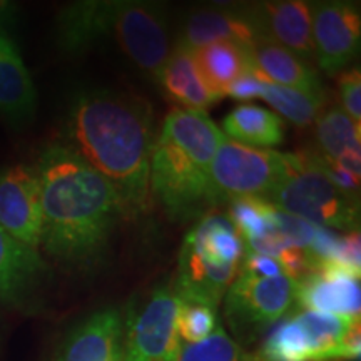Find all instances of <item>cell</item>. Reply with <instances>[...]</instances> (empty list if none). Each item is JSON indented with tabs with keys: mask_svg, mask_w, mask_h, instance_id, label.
<instances>
[{
	"mask_svg": "<svg viewBox=\"0 0 361 361\" xmlns=\"http://www.w3.org/2000/svg\"><path fill=\"white\" fill-rule=\"evenodd\" d=\"M34 166L42 192L40 250L69 271H97L109 255L117 224L128 218L119 194L59 141L45 146Z\"/></svg>",
	"mask_w": 361,
	"mask_h": 361,
	"instance_id": "obj_1",
	"label": "cell"
},
{
	"mask_svg": "<svg viewBox=\"0 0 361 361\" xmlns=\"http://www.w3.org/2000/svg\"><path fill=\"white\" fill-rule=\"evenodd\" d=\"M123 201L126 216L139 218L151 204L154 112L146 99L112 89H84L72 97L62 141Z\"/></svg>",
	"mask_w": 361,
	"mask_h": 361,
	"instance_id": "obj_2",
	"label": "cell"
},
{
	"mask_svg": "<svg viewBox=\"0 0 361 361\" xmlns=\"http://www.w3.org/2000/svg\"><path fill=\"white\" fill-rule=\"evenodd\" d=\"M206 112L173 109L156 137L151 157V196L174 219H189L207 207L211 166L223 139Z\"/></svg>",
	"mask_w": 361,
	"mask_h": 361,
	"instance_id": "obj_3",
	"label": "cell"
},
{
	"mask_svg": "<svg viewBox=\"0 0 361 361\" xmlns=\"http://www.w3.org/2000/svg\"><path fill=\"white\" fill-rule=\"evenodd\" d=\"M284 154L286 171L266 201L322 228L358 231L360 196L338 188L322 169L314 151Z\"/></svg>",
	"mask_w": 361,
	"mask_h": 361,
	"instance_id": "obj_4",
	"label": "cell"
},
{
	"mask_svg": "<svg viewBox=\"0 0 361 361\" xmlns=\"http://www.w3.org/2000/svg\"><path fill=\"white\" fill-rule=\"evenodd\" d=\"M286 154L273 149H256L223 135L216 151L207 188V207L243 200L266 197L281 183Z\"/></svg>",
	"mask_w": 361,
	"mask_h": 361,
	"instance_id": "obj_5",
	"label": "cell"
},
{
	"mask_svg": "<svg viewBox=\"0 0 361 361\" xmlns=\"http://www.w3.org/2000/svg\"><path fill=\"white\" fill-rule=\"evenodd\" d=\"M356 318L296 311L271 331L256 361H350L345 336Z\"/></svg>",
	"mask_w": 361,
	"mask_h": 361,
	"instance_id": "obj_6",
	"label": "cell"
},
{
	"mask_svg": "<svg viewBox=\"0 0 361 361\" xmlns=\"http://www.w3.org/2000/svg\"><path fill=\"white\" fill-rule=\"evenodd\" d=\"M178 295L174 281L157 284L123 316L124 361H176L183 343L178 336Z\"/></svg>",
	"mask_w": 361,
	"mask_h": 361,
	"instance_id": "obj_7",
	"label": "cell"
},
{
	"mask_svg": "<svg viewBox=\"0 0 361 361\" xmlns=\"http://www.w3.org/2000/svg\"><path fill=\"white\" fill-rule=\"evenodd\" d=\"M296 283L279 274L273 278L238 273L224 295V322L236 343H252L276 324L295 305Z\"/></svg>",
	"mask_w": 361,
	"mask_h": 361,
	"instance_id": "obj_8",
	"label": "cell"
},
{
	"mask_svg": "<svg viewBox=\"0 0 361 361\" xmlns=\"http://www.w3.org/2000/svg\"><path fill=\"white\" fill-rule=\"evenodd\" d=\"M51 279L52 269L40 251L0 228V305L20 313H37Z\"/></svg>",
	"mask_w": 361,
	"mask_h": 361,
	"instance_id": "obj_9",
	"label": "cell"
},
{
	"mask_svg": "<svg viewBox=\"0 0 361 361\" xmlns=\"http://www.w3.org/2000/svg\"><path fill=\"white\" fill-rule=\"evenodd\" d=\"M311 34L318 66L324 74L336 75L360 52V4L341 0L311 4Z\"/></svg>",
	"mask_w": 361,
	"mask_h": 361,
	"instance_id": "obj_10",
	"label": "cell"
},
{
	"mask_svg": "<svg viewBox=\"0 0 361 361\" xmlns=\"http://www.w3.org/2000/svg\"><path fill=\"white\" fill-rule=\"evenodd\" d=\"M0 228L22 245L40 251L42 192L35 166L13 164L0 169Z\"/></svg>",
	"mask_w": 361,
	"mask_h": 361,
	"instance_id": "obj_11",
	"label": "cell"
},
{
	"mask_svg": "<svg viewBox=\"0 0 361 361\" xmlns=\"http://www.w3.org/2000/svg\"><path fill=\"white\" fill-rule=\"evenodd\" d=\"M295 305L316 313L360 318V273L341 264L319 261L308 276L296 283Z\"/></svg>",
	"mask_w": 361,
	"mask_h": 361,
	"instance_id": "obj_12",
	"label": "cell"
},
{
	"mask_svg": "<svg viewBox=\"0 0 361 361\" xmlns=\"http://www.w3.org/2000/svg\"><path fill=\"white\" fill-rule=\"evenodd\" d=\"M259 27L252 6L194 8L184 19L174 45L196 51L216 42L251 45L259 39Z\"/></svg>",
	"mask_w": 361,
	"mask_h": 361,
	"instance_id": "obj_13",
	"label": "cell"
},
{
	"mask_svg": "<svg viewBox=\"0 0 361 361\" xmlns=\"http://www.w3.org/2000/svg\"><path fill=\"white\" fill-rule=\"evenodd\" d=\"M54 361H124L123 313L104 308L71 329Z\"/></svg>",
	"mask_w": 361,
	"mask_h": 361,
	"instance_id": "obj_14",
	"label": "cell"
},
{
	"mask_svg": "<svg viewBox=\"0 0 361 361\" xmlns=\"http://www.w3.org/2000/svg\"><path fill=\"white\" fill-rule=\"evenodd\" d=\"M261 37L273 40L305 62L314 59L311 34V4L305 0H276L252 6Z\"/></svg>",
	"mask_w": 361,
	"mask_h": 361,
	"instance_id": "obj_15",
	"label": "cell"
},
{
	"mask_svg": "<svg viewBox=\"0 0 361 361\" xmlns=\"http://www.w3.org/2000/svg\"><path fill=\"white\" fill-rule=\"evenodd\" d=\"M117 0L72 2L57 16V42L62 51L82 54L101 40H114Z\"/></svg>",
	"mask_w": 361,
	"mask_h": 361,
	"instance_id": "obj_16",
	"label": "cell"
},
{
	"mask_svg": "<svg viewBox=\"0 0 361 361\" xmlns=\"http://www.w3.org/2000/svg\"><path fill=\"white\" fill-rule=\"evenodd\" d=\"M37 109V90L16 40L0 27V116L13 126L30 121Z\"/></svg>",
	"mask_w": 361,
	"mask_h": 361,
	"instance_id": "obj_17",
	"label": "cell"
},
{
	"mask_svg": "<svg viewBox=\"0 0 361 361\" xmlns=\"http://www.w3.org/2000/svg\"><path fill=\"white\" fill-rule=\"evenodd\" d=\"M314 134L319 156L335 162L346 173L360 178L361 128L341 107H328L314 121Z\"/></svg>",
	"mask_w": 361,
	"mask_h": 361,
	"instance_id": "obj_18",
	"label": "cell"
},
{
	"mask_svg": "<svg viewBox=\"0 0 361 361\" xmlns=\"http://www.w3.org/2000/svg\"><path fill=\"white\" fill-rule=\"evenodd\" d=\"M250 54L252 69L269 82L306 90V92H324L322 80L310 62H305L303 59L273 40L264 37L256 39L250 45Z\"/></svg>",
	"mask_w": 361,
	"mask_h": 361,
	"instance_id": "obj_19",
	"label": "cell"
},
{
	"mask_svg": "<svg viewBox=\"0 0 361 361\" xmlns=\"http://www.w3.org/2000/svg\"><path fill=\"white\" fill-rule=\"evenodd\" d=\"M157 82L171 101L178 102L180 109L206 112L221 97L211 92L202 80L192 51L174 45L162 67Z\"/></svg>",
	"mask_w": 361,
	"mask_h": 361,
	"instance_id": "obj_20",
	"label": "cell"
},
{
	"mask_svg": "<svg viewBox=\"0 0 361 361\" xmlns=\"http://www.w3.org/2000/svg\"><path fill=\"white\" fill-rule=\"evenodd\" d=\"M192 56L207 89L218 97H224L226 89L252 67L250 45L231 40L204 45Z\"/></svg>",
	"mask_w": 361,
	"mask_h": 361,
	"instance_id": "obj_21",
	"label": "cell"
},
{
	"mask_svg": "<svg viewBox=\"0 0 361 361\" xmlns=\"http://www.w3.org/2000/svg\"><path fill=\"white\" fill-rule=\"evenodd\" d=\"M224 133L234 142L269 149L284 141V123L278 114L255 104H243L223 121Z\"/></svg>",
	"mask_w": 361,
	"mask_h": 361,
	"instance_id": "obj_22",
	"label": "cell"
},
{
	"mask_svg": "<svg viewBox=\"0 0 361 361\" xmlns=\"http://www.w3.org/2000/svg\"><path fill=\"white\" fill-rule=\"evenodd\" d=\"M256 74H258V72H256ZM259 79V99H264L278 114L286 117L290 123L298 126V128H308L310 124L314 123L316 117L319 116V112L324 109L326 92H306V90L273 84L269 82V80L261 78V75Z\"/></svg>",
	"mask_w": 361,
	"mask_h": 361,
	"instance_id": "obj_23",
	"label": "cell"
},
{
	"mask_svg": "<svg viewBox=\"0 0 361 361\" xmlns=\"http://www.w3.org/2000/svg\"><path fill=\"white\" fill-rule=\"evenodd\" d=\"M228 206V219L241 238L243 246L263 239L283 238L273 224V204L263 197H243Z\"/></svg>",
	"mask_w": 361,
	"mask_h": 361,
	"instance_id": "obj_24",
	"label": "cell"
},
{
	"mask_svg": "<svg viewBox=\"0 0 361 361\" xmlns=\"http://www.w3.org/2000/svg\"><path fill=\"white\" fill-rule=\"evenodd\" d=\"M176 361H256L221 326L211 336L192 345H180Z\"/></svg>",
	"mask_w": 361,
	"mask_h": 361,
	"instance_id": "obj_25",
	"label": "cell"
},
{
	"mask_svg": "<svg viewBox=\"0 0 361 361\" xmlns=\"http://www.w3.org/2000/svg\"><path fill=\"white\" fill-rule=\"evenodd\" d=\"M178 305V336L183 345H192L206 340L219 326L218 308L200 301L179 300Z\"/></svg>",
	"mask_w": 361,
	"mask_h": 361,
	"instance_id": "obj_26",
	"label": "cell"
},
{
	"mask_svg": "<svg viewBox=\"0 0 361 361\" xmlns=\"http://www.w3.org/2000/svg\"><path fill=\"white\" fill-rule=\"evenodd\" d=\"M338 89H340V99L343 104V111L351 119L360 123L361 119V75L360 69H351L343 72L338 79Z\"/></svg>",
	"mask_w": 361,
	"mask_h": 361,
	"instance_id": "obj_27",
	"label": "cell"
},
{
	"mask_svg": "<svg viewBox=\"0 0 361 361\" xmlns=\"http://www.w3.org/2000/svg\"><path fill=\"white\" fill-rule=\"evenodd\" d=\"M239 273L252 274V276H261V278H273L279 276L283 273L281 264L278 263L274 258L263 255H251V252H245L243 255L241 264H239ZM286 276V274H284Z\"/></svg>",
	"mask_w": 361,
	"mask_h": 361,
	"instance_id": "obj_28",
	"label": "cell"
},
{
	"mask_svg": "<svg viewBox=\"0 0 361 361\" xmlns=\"http://www.w3.org/2000/svg\"><path fill=\"white\" fill-rule=\"evenodd\" d=\"M259 90L261 79L251 67L250 71H246L245 74L239 75V78L226 89L224 96L236 99V101H252V99H259Z\"/></svg>",
	"mask_w": 361,
	"mask_h": 361,
	"instance_id": "obj_29",
	"label": "cell"
},
{
	"mask_svg": "<svg viewBox=\"0 0 361 361\" xmlns=\"http://www.w3.org/2000/svg\"><path fill=\"white\" fill-rule=\"evenodd\" d=\"M17 13H19V6L16 2H8V0H0V27L7 29L16 22Z\"/></svg>",
	"mask_w": 361,
	"mask_h": 361,
	"instance_id": "obj_30",
	"label": "cell"
}]
</instances>
